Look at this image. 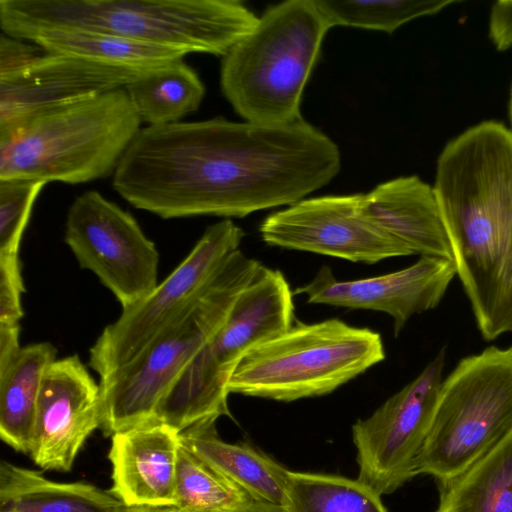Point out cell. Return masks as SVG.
Masks as SVG:
<instances>
[{
  "label": "cell",
  "instance_id": "15",
  "mask_svg": "<svg viewBox=\"0 0 512 512\" xmlns=\"http://www.w3.org/2000/svg\"><path fill=\"white\" fill-rule=\"evenodd\" d=\"M455 276L453 260L430 256L396 272L351 281H338L330 267L322 266L294 293L305 295L310 304L384 312L398 336L413 315L439 305Z\"/></svg>",
  "mask_w": 512,
  "mask_h": 512
},
{
  "label": "cell",
  "instance_id": "12",
  "mask_svg": "<svg viewBox=\"0 0 512 512\" xmlns=\"http://www.w3.org/2000/svg\"><path fill=\"white\" fill-rule=\"evenodd\" d=\"M445 359L443 348L415 379L352 426L357 479L380 496L417 475L416 462L434 417Z\"/></svg>",
  "mask_w": 512,
  "mask_h": 512
},
{
  "label": "cell",
  "instance_id": "14",
  "mask_svg": "<svg viewBox=\"0 0 512 512\" xmlns=\"http://www.w3.org/2000/svg\"><path fill=\"white\" fill-rule=\"evenodd\" d=\"M99 427V383L77 355L56 359L42 381L29 455L44 470L69 472Z\"/></svg>",
  "mask_w": 512,
  "mask_h": 512
},
{
  "label": "cell",
  "instance_id": "11",
  "mask_svg": "<svg viewBox=\"0 0 512 512\" xmlns=\"http://www.w3.org/2000/svg\"><path fill=\"white\" fill-rule=\"evenodd\" d=\"M244 237L231 219L209 226L184 260L141 303L122 310L89 350L100 378L137 357L204 287Z\"/></svg>",
  "mask_w": 512,
  "mask_h": 512
},
{
  "label": "cell",
  "instance_id": "22",
  "mask_svg": "<svg viewBox=\"0 0 512 512\" xmlns=\"http://www.w3.org/2000/svg\"><path fill=\"white\" fill-rule=\"evenodd\" d=\"M29 42L47 53L77 56L116 67L152 70L184 59L185 51L102 31L56 28L33 35Z\"/></svg>",
  "mask_w": 512,
  "mask_h": 512
},
{
  "label": "cell",
  "instance_id": "27",
  "mask_svg": "<svg viewBox=\"0 0 512 512\" xmlns=\"http://www.w3.org/2000/svg\"><path fill=\"white\" fill-rule=\"evenodd\" d=\"M328 26H348L393 33L419 17L434 15L453 0H315Z\"/></svg>",
  "mask_w": 512,
  "mask_h": 512
},
{
  "label": "cell",
  "instance_id": "33",
  "mask_svg": "<svg viewBox=\"0 0 512 512\" xmlns=\"http://www.w3.org/2000/svg\"><path fill=\"white\" fill-rule=\"evenodd\" d=\"M243 512H283V509L280 506L265 502H254Z\"/></svg>",
  "mask_w": 512,
  "mask_h": 512
},
{
  "label": "cell",
  "instance_id": "23",
  "mask_svg": "<svg viewBox=\"0 0 512 512\" xmlns=\"http://www.w3.org/2000/svg\"><path fill=\"white\" fill-rule=\"evenodd\" d=\"M437 483V512H512V433L465 470Z\"/></svg>",
  "mask_w": 512,
  "mask_h": 512
},
{
  "label": "cell",
  "instance_id": "30",
  "mask_svg": "<svg viewBox=\"0 0 512 512\" xmlns=\"http://www.w3.org/2000/svg\"><path fill=\"white\" fill-rule=\"evenodd\" d=\"M46 51L32 42L1 33L0 36V80H6L22 72Z\"/></svg>",
  "mask_w": 512,
  "mask_h": 512
},
{
  "label": "cell",
  "instance_id": "24",
  "mask_svg": "<svg viewBox=\"0 0 512 512\" xmlns=\"http://www.w3.org/2000/svg\"><path fill=\"white\" fill-rule=\"evenodd\" d=\"M142 122H180L201 105L205 87L183 59L149 70L124 88Z\"/></svg>",
  "mask_w": 512,
  "mask_h": 512
},
{
  "label": "cell",
  "instance_id": "6",
  "mask_svg": "<svg viewBox=\"0 0 512 512\" xmlns=\"http://www.w3.org/2000/svg\"><path fill=\"white\" fill-rule=\"evenodd\" d=\"M329 29L315 0L268 7L221 59V91L234 111L265 126L302 118L303 91Z\"/></svg>",
  "mask_w": 512,
  "mask_h": 512
},
{
  "label": "cell",
  "instance_id": "35",
  "mask_svg": "<svg viewBox=\"0 0 512 512\" xmlns=\"http://www.w3.org/2000/svg\"><path fill=\"white\" fill-rule=\"evenodd\" d=\"M508 118H509L510 129L512 130V87L510 90L509 100H508Z\"/></svg>",
  "mask_w": 512,
  "mask_h": 512
},
{
  "label": "cell",
  "instance_id": "18",
  "mask_svg": "<svg viewBox=\"0 0 512 512\" xmlns=\"http://www.w3.org/2000/svg\"><path fill=\"white\" fill-rule=\"evenodd\" d=\"M366 215L413 254L452 260L433 186L416 175L401 176L363 194Z\"/></svg>",
  "mask_w": 512,
  "mask_h": 512
},
{
  "label": "cell",
  "instance_id": "19",
  "mask_svg": "<svg viewBox=\"0 0 512 512\" xmlns=\"http://www.w3.org/2000/svg\"><path fill=\"white\" fill-rule=\"evenodd\" d=\"M215 419L179 433L180 443L242 488L255 502L282 506L289 471L248 443L230 444L217 434Z\"/></svg>",
  "mask_w": 512,
  "mask_h": 512
},
{
  "label": "cell",
  "instance_id": "36",
  "mask_svg": "<svg viewBox=\"0 0 512 512\" xmlns=\"http://www.w3.org/2000/svg\"><path fill=\"white\" fill-rule=\"evenodd\" d=\"M435 512H437V511H435Z\"/></svg>",
  "mask_w": 512,
  "mask_h": 512
},
{
  "label": "cell",
  "instance_id": "13",
  "mask_svg": "<svg viewBox=\"0 0 512 512\" xmlns=\"http://www.w3.org/2000/svg\"><path fill=\"white\" fill-rule=\"evenodd\" d=\"M259 231L268 245L351 262L412 255L366 215L363 194L302 199L266 217Z\"/></svg>",
  "mask_w": 512,
  "mask_h": 512
},
{
  "label": "cell",
  "instance_id": "28",
  "mask_svg": "<svg viewBox=\"0 0 512 512\" xmlns=\"http://www.w3.org/2000/svg\"><path fill=\"white\" fill-rule=\"evenodd\" d=\"M46 184L28 179L0 180V255L19 253L34 202Z\"/></svg>",
  "mask_w": 512,
  "mask_h": 512
},
{
  "label": "cell",
  "instance_id": "29",
  "mask_svg": "<svg viewBox=\"0 0 512 512\" xmlns=\"http://www.w3.org/2000/svg\"><path fill=\"white\" fill-rule=\"evenodd\" d=\"M24 292L19 255H0V325H19Z\"/></svg>",
  "mask_w": 512,
  "mask_h": 512
},
{
  "label": "cell",
  "instance_id": "8",
  "mask_svg": "<svg viewBox=\"0 0 512 512\" xmlns=\"http://www.w3.org/2000/svg\"><path fill=\"white\" fill-rule=\"evenodd\" d=\"M512 433V345L462 358L443 379L416 473L451 478Z\"/></svg>",
  "mask_w": 512,
  "mask_h": 512
},
{
  "label": "cell",
  "instance_id": "31",
  "mask_svg": "<svg viewBox=\"0 0 512 512\" xmlns=\"http://www.w3.org/2000/svg\"><path fill=\"white\" fill-rule=\"evenodd\" d=\"M488 35L498 51L512 47V1H496L491 6Z\"/></svg>",
  "mask_w": 512,
  "mask_h": 512
},
{
  "label": "cell",
  "instance_id": "2",
  "mask_svg": "<svg viewBox=\"0 0 512 512\" xmlns=\"http://www.w3.org/2000/svg\"><path fill=\"white\" fill-rule=\"evenodd\" d=\"M433 189L482 338L512 333V130L484 120L449 140Z\"/></svg>",
  "mask_w": 512,
  "mask_h": 512
},
{
  "label": "cell",
  "instance_id": "21",
  "mask_svg": "<svg viewBox=\"0 0 512 512\" xmlns=\"http://www.w3.org/2000/svg\"><path fill=\"white\" fill-rule=\"evenodd\" d=\"M56 355L50 342L28 344L0 370V437L16 451L30 453L42 381Z\"/></svg>",
  "mask_w": 512,
  "mask_h": 512
},
{
  "label": "cell",
  "instance_id": "5",
  "mask_svg": "<svg viewBox=\"0 0 512 512\" xmlns=\"http://www.w3.org/2000/svg\"><path fill=\"white\" fill-rule=\"evenodd\" d=\"M239 249L134 359L100 378V429L106 436L139 426L188 364L223 326L240 291L261 267Z\"/></svg>",
  "mask_w": 512,
  "mask_h": 512
},
{
  "label": "cell",
  "instance_id": "16",
  "mask_svg": "<svg viewBox=\"0 0 512 512\" xmlns=\"http://www.w3.org/2000/svg\"><path fill=\"white\" fill-rule=\"evenodd\" d=\"M147 71L46 52L22 72L0 80V127L44 110L125 88Z\"/></svg>",
  "mask_w": 512,
  "mask_h": 512
},
{
  "label": "cell",
  "instance_id": "9",
  "mask_svg": "<svg viewBox=\"0 0 512 512\" xmlns=\"http://www.w3.org/2000/svg\"><path fill=\"white\" fill-rule=\"evenodd\" d=\"M294 325L293 293L281 271L261 265L235 299L226 321L197 353L167 394L175 407L192 413L228 404V383L251 348Z\"/></svg>",
  "mask_w": 512,
  "mask_h": 512
},
{
  "label": "cell",
  "instance_id": "1",
  "mask_svg": "<svg viewBox=\"0 0 512 512\" xmlns=\"http://www.w3.org/2000/svg\"><path fill=\"white\" fill-rule=\"evenodd\" d=\"M340 167L338 146L303 117L280 126L215 117L141 128L112 187L162 219L242 218L302 200Z\"/></svg>",
  "mask_w": 512,
  "mask_h": 512
},
{
  "label": "cell",
  "instance_id": "10",
  "mask_svg": "<svg viewBox=\"0 0 512 512\" xmlns=\"http://www.w3.org/2000/svg\"><path fill=\"white\" fill-rule=\"evenodd\" d=\"M64 240L79 266L93 272L122 310L144 301L158 285L159 252L128 211L86 191L70 206Z\"/></svg>",
  "mask_w": 512,
  "mask_h": 512
},
{
  "label": "cell",
  "instance_id": "4",
  "mask_svg": "<svg viewBox=\"0 0 512 512\" xmlns=\"http://www.w3.org/2000/svg\"><path fill=\"white\" fill-rule=\"evenodd\" d=\"M141 119L124 88L0 127V180L80 184L113 174Z\"/></svg>",
  "mask_w": 512,
  "mask_h": 512
},
{
  "label": "cell",
  "instance_id": "3",
  "mask_svg": "<svg viewBox=\"0 0 512 512\" xmlns=\"http://www.w3.org/2000/svg\"><path fill=\"white\" fill-rule=\"evenodd\" d=\"M257 22L238 0H0L2 33L26 41L80 28L222 57Z\"/></svg>",
  "mask_w": 512,
  "mask_h": 512
},
{
  "label": "cell",
  "instance_id": "34",
  "mask_svg": "<svg viewBox=\"0 0 512 512\" xmlns=\"http://www.w3.org/2000/svg\"><path fill=\"white\" fill-rule=\"evenodd\" d=\"M124 512H178V510L174 506H170V507L138 506V507H126Z\"/></svg>",
  "mask_w": 512,
  "mask_h": 512
},
{
  "label": "cell",
  "instance_id": "17",
  "mask_svg": "<svg viewBox=\"0 0 512 512\" xmlns=\"http://www.w3.org/2000/svg\"><path fill=\"white\" fill-rule=\"evenodd\" d=\"M111 437L109 491L126 507L174 506L179 432L152 419Z\"/></svg>",
  "mask_w": 512,
  "mask_h": 512
},
{
  "label": "cell",
  "instance_id": "25",
  "mask_svg": "<svg viewBox=\"0 0 512 512\" xmlns=\"http://www.w3.org/2000/svg\"><path fill=\"white\" fill-rule=\"evenodd\" d=\"M283 512H388L381 496L358 479L289 471Z\"/></svg>",
  "mask_w": 512,
  "mask_h": 512
},
{
  "label": "cell",
  "instance_id": "20",
  "mask_svg": "<svg viewBox=\"0 0 512 512\" xmlns=\"http://www.w3.org/2000/svg\"><path fill=\"white\" fill-rule=\"evenodd\" d=\"M110 491L85 482L60 483L2 460L0 512H124Z\"/></svg>",
  "mask_w": 512,
  "mask_h": 512
},
{
  "label": "cell",
  "instance_id": "26",
  "mask_svg": "<svg viewBox=\"0 0 512 512\" xmlns=\"http://www.w3.org/2000/svg\"><path fill=\"white\" fill-rule=\"evenodd\" d=\"M255 501L180 443L175 504L178 512H243Z\"/></svg>",
  "mask_w": 512,
  "mask_h": 512
},
{
  "label": "cell",
  "instance_id": "32",
  "mask_svg": "<svg viewBox=\"0 0 512 512\" xmlns=\"http://www.w3.org/2000/svg\"><path fill=\"white\" fill-rule=\"evenodd\" d=\"M19 325H0V370L4 369L21 349Z\"/></svg>",
  "mask_w": 512,
  "mask_h": 512
},
{
  "label": "cell",
  "instance_id": "7",
  "mask_svg": "<svg viewBox=\"0 0 512 512\" xmlns=\"http://www.w3.org/2000/svg\"><path fill=\"white\" fill-rule=\"evenodd\" d=\"M385 358L379 333L334 318L294 324L247 351L229 393L290 402L327 395Z\"/></svg>",
  "mask_w": 512,
  "mask_h": 512
}]
</instances>
